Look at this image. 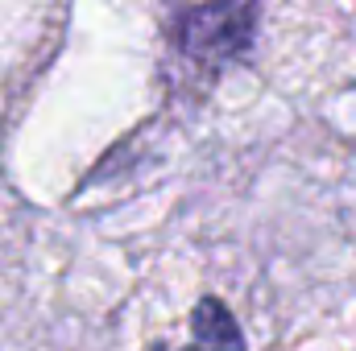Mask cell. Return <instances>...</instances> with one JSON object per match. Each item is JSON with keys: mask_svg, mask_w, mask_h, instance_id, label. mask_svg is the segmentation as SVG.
I'll return each mask as SVG.
<instances>
[{"mask_svg": "<svg viewBox=\"0 0 356 351\" xmlns=\"http://www.w3.org/2000/svg\"><path fill=\"white\" fill-rule=\"evenodd\" d=\"M191 327H195V339L178 351H245V339H241L232 314H228L216 298H203V302L195 306Z\"/></svg>", "mask_w": 356, "mask_h": 351, "instance_id": "obj_2", "label": "cell"}, {"mask_svg": "<svg viewBox=\"0 0 356 351\" xmlns=\"http://www.w3.org/2000/svg\"><path fill=\"white\" fill-rule=\"evenodd\" d=\"M257 8L249 4H211V8H186L178 21V50L186 62L216 71L228 62L253 33Z\"/></svg>", "mask_w": 356, "mask_h": 351, "instance_id": "obj_1", "label": "cell"}]
</instances>
